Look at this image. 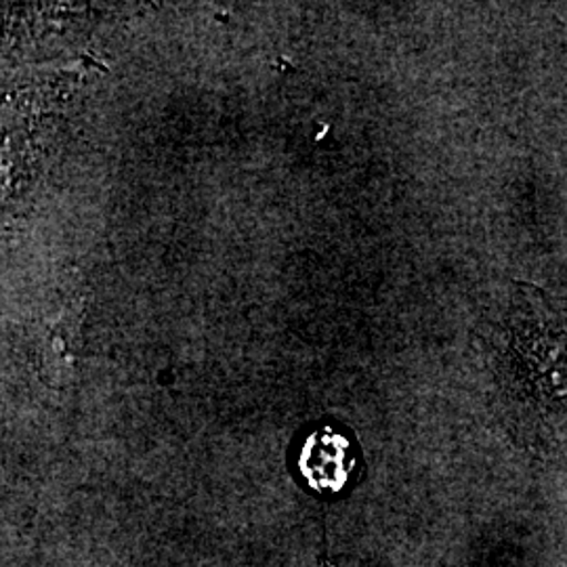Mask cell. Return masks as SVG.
<instances>
[{
    "label": "cell",
    "mask_w": 567,
    "mask_h": 567,
    "mask_svg": "<svg viewBox=\"0 0 567 567\" xmlns=\"http://www.w3.org/2000/svg\"><path fill=\"white\" fill-rule=\"evenodd\" d=\"M355 456L344 435L330 429L313 433L301 452L305 480L322 492H339L347 484Z\"/></svg>",
    "instance_id": "cell-1"
}]
</instances>
